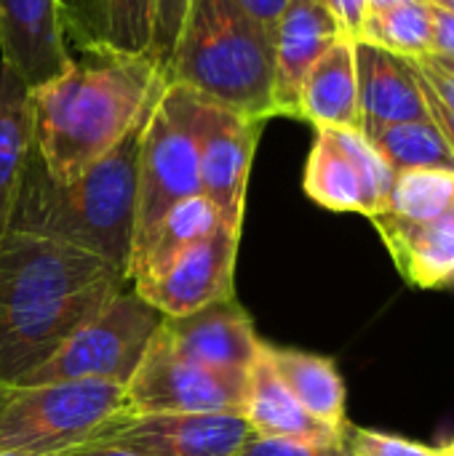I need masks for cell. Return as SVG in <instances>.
<instances>
[{
    "mask_svg": "<svg viewBox=\"0 0 454 456\" xmlns=\"http://www.w3.org/2000/svg\"><path fill=\"white\" fill-rule=\"evenodd\" d=\"M131 281L78 246L8 230L0 238V382L40 369Z\"/></svg>",
    "mask_w": 454,
    "mask_h": 456,
    "instance_id": "obj_1",
    "label": "cell"
},
{
    "mask_svg": "<svg viewBox=\"0 0 454 456\" xmlns=\"http://www.w3.org/2000/svg\"><path fill=\"white\" fill-rule=\"evenodd\" d=\"M150 56L80 53L64 72L29 88L32 142L59 184L86 174L115 150L163 94Z\"/></svg>",
    "mask_w": 454,
    "mask_h": 456,
    "instance_id": "obj_2",
    "label": "cell"
},
{
    "mask_svg": "<svg viewBox=\"0 0 454 456\" xmlns=\"http://www.w3.org/2000/svg\"><path fill=\"white\" fill-rule=\"evenodd\" d=\"M147 118L115 150L67 184L48 176L37 150L32 147L8 230L78 246L107 259L128 278L136 219L139 144Z\"/></svg>",
    "mask_w": 454,
    "mask_h": 456,
    "instance_id": "obj_3",
    "label": "cell"
},
{
    "mask_svg": "<svg viewBox=\"0 0 454 456\" xmlns=\"http://www.w3.org/2000/svg\"><path fill=\"white\" fill-rule=\"evenodd\" d=\"M161 77L163 86H179L268 123L276 118V32L233 0H193Z\"/></svg>",
    "mask_w": 454,
    "mask_h": 456,
    "instance_id": "obj_4",
    "label": "cell"
},
{
    "mask_svg": "<svg viewBox=\"0 0 454 456\" xmlns=\"http://www.w3.org/2000/svg\"><path fill=\"white\" fill-rule=\"evenodd\" d=\"M128 417L126 387L115 382H0V454L59 456Z\"/></svg>",
    "mask_w": 454,
    "mask_h": 456,
    "instance_id": "obj_5",
    "label": "cell"
},
{
    "mask_svg": "<svg viewBox=\"0 0 454 456\" xmlns=\"http://www.w3.org/2000/svg\"><path fill=\"white\" fill-rule=\"evenodd\" d=\"M201 195L198 147L185 110V94L166 86L150 110L139 144L136 219L128 259V281L136 275L161 219L185 198Z\"/></svg>",
    "mask_w": 454,
    "mask_h": 456,
    "instance_id": "obj_6",
    "label": "cell"
},
{
    "mask_svg": "<svg viewBox=\"0 0 454 456\" xmlns=\"http://www.w3.org/2000/svg\"><path fill=\"white\" fill-rule=\"evenodd\" d=\"M163 318L166 315L161 310L144 302L131 286H126L40 369L19 379V385L102 379L126 387Z\"/></svg>",
    "mask_w": 454,
    "mask_h": 456,
    "instance_id": "obj_7",
    "label": "cell"
},
{
    "mask_svg": "<svg viewBox=\"0 0 454 456\" xmlns=\"http://www.w3.org/2000/svg\"><path fill=\"white\" fill-rule=\"evenodd\" d=\"M131 417L142 414H244L246 377H230L185 358L158 329L126 385Z\"/></svg>",
    "mask_w": 454,
    "mask_h": 456,
    "instance_id": "obj_8",
    "label": "cell"
},
{
    "mask_svg": "<svg viewBox=\"0 0 454 456\" xmlns=\"http://www.w3.org/2000/svg\"><path fill=\"white\" fill-rule=\"evenodd\" d=\"M179 88V86H177ZM185 110L198 147L201 195L214 203L227 227H244L246 187L265 120L185 91Z\"/></svg>",
    "mask_w": 454,
    "mask_h": 456,
    "instance_id": "obj_9",
    "label": "cell"
},
{
    "mask_svg": "<svg viewBox=\"0 0 454 456\" xmlns=\"http://www.w3.org/2000/svg\"><path fill=\"white\" fill-rule=\"evenodd\" d=\"M393 168L356 128H316L302 190L326 211L377 216L388 206Z\"/></svg>",
    "mask_w": 454,
    "mask_h": 456,
    "instance_id": "obj_10",
    "label": "cell"
},
{
    "mask_svg": "<svg viewBox=\"0 0 454 456\" xmlns=\"http://www.w3.org/2000/svg\"><path fill=\"white\" fill-rule=\"evenodd\" d=\"M241 230L219 224L158 275L131 281V289L166 318H182L209 305L235 299V259Z\"/></svg>",
    "mask_w": 454,
    "mask_h": 456,
    "instance_id": "obj_11",
    "label": "cell"
},
{
    "mask_svg": "<svg viewBox=\"0 0 454 456\" xmlns=\"http://www.w3.org/2000/svg\"><path fill=\"white\" fill-rule=\"evenodd\" d=\"M249 436L244 414H142L112 425L91 444L136 456H235Z\"/></svg>",
    "mask_w": 454,
    "mask_h": 456,
    "instance_id": "obj_12",
    "label": "cell"
},
{
    "mask_svg": "<svg viewBox=\"0 0 454 456\" xmlns=\"http://www.w3.org/2000/svg\"><path fill=\"white\" fill-rule=\"evenodd\" d=\"M161 331L185 358L230 377H249L262 347L238 297L182 318H163Z\"/></svg>",
    "mask_w": 454,
    "mask_h": 456,
    "instance_id": "obj_13",
    "label": "cell"
},
{
    "mask_svg": "<svg viewBox=\"0 0 454 456\" xmlns=\"http://www.w3.org/2000/svg\"><path fill=\"white\" fill-rule=\"evenodd\" d=\"M155 8L158 0H56L62 37L80 53L150 56Z\"/></svg>",
    "mask_w": 454,
    "mask_h": 456,
    "instance_id": "obj_14",
    "label": "cell"
},
{
    "mask_svg": "<svg viewBox=\"0 0 454 456\" xmlns=\"http://www.w3.org/2000/svg\"><path fill=\"white\" fill-rule=\"evenodd\" d=\"M56 0H0V64L27 88L43 86L70 67Z\"/></svg>",
    "mask_w": 454,
    "mask_h": 456,
    "instance_id": "obj_15",
    "label": "cell"
},
{
    "mask_svg": "<svg viewBox=\"0 0 454 456\" xmlns=\"http://www.w3.org/2000/svg\"><path fill=\"white\" fill-rule=\"evenodd\" d=\"M343 35L321 0H292L276 24L273 115L300 120V91L321 53Z\"/></svg>",
    "mask_w": 454,
    "mask_h": 456,
    "instance_id": "obj_16",
    "label": "cell"
},
{
    "mask_svg": "<svg viewBox=\"0 0 454 456\" xmlns=\"http://www.w3.org/2000/svg\"><path fill=\"white\" fill-rule=\"evenodd\" d=\"M359 69V131L372 136L375 131L396 123L431 120L428 104L415 83L407 59L388 53L377 45L356 40Z\"/></svg>",
    "mask_w": 454,
    "mask_h": 456,
    "instance_id": "obj_17",
    "label": "cell"
},
{
    "mask_svg": "<svg viewBox=\"0 0 454 456\" xmlns=\"http://www.w3.org/2000/svg\"><path fill=\"white\" fill-rule=\"evenodd\" d=\"M396 270L415 289L454 286V216L431 222H407L391 214L372 216Z\"/></svg>",
    "mask_w": 454,
    "mask_h": 456,
    "instance_id": "obj_18",
    "label": "cell"
},
{
    "mask_svg": "<svg viewBox=\"0 0 454 456\" xmlns=\"http://www.w3.org/2000/svg\"><path fill=\"white\" fill-rule=\"evenodd\" d=\"M244 419L249 422L252 433L270 436V438H302V441H316V444H337V441H345L348 436V430H334L302 409V403L289 393V387L276 374L265 353V342L246 377Z\"/></svg>",
    "mask_w": 454,
    "mask_h": 456,
    "instance_id": "obj_19",
    "label": "cell"
},
{
    "mask_svg": "<svg viewBox=\"0 0 454 456\" xmlns=\"http://www.w3.org/2000/svg\"><path fill=\"white\" fill-rule=\"evenodd\" d=\"M300 120H308L316 128L359 131V69L353 37L340 35L308 72L300 91Z\"/></svg>",
    "mask_w": 454,
    "mask_h": 456,
    "instance_id": "obj_20",
    "label": "cell"
},
{
    "mask_svg": "<svg viewBox=\"0 0 454 456\" xmlns=\"http://www.w3.org/2000/svg\"><path fill=\"white\" fill-rule=\"evenodd\" d=\"M265 353L281 377V382L289 387V393L302 403V409L316 417L318 422L348 430V414H345V382L334 366L332 358L289 350V347H273L265 342Z\"/></svg>",
    "mask_w": 454,
    "mask_h": 456,
    "instance_id": "obj_21",
    "label": "cell"
},
{
    "mask_svg": "<svg viewBox=\"0 0 454 456\" xmlns=\"http://www.w3.org/2000/svg\"><path fill=\"white\" fill-rule=\"evenodd\" d=\"M32 147L29 88L13 69L0 64V238L8 232L13 200Z\"/></svg>",
    "mask_w": 454,
    "mask_h": 456,
    "instance_id": "obj_22",
    "label": "cell"
},
{
    "mask_svg": "<svg viewBox=\"0 0 454 456\" xmlns=\"http://www.w3.org/2000/svg\"><path fill=\"white\" fill-rule=\"evenodd\" d=\"M222 224L219 211L214 208V203L203 195H193L179 200L158 224V230L150 238V246L142 256V265L136 270V278H147V275H158L161 270H166L179 254H185L190 246L201 243L203 238H209L217 227Z\"/></svg>",
    "mask_w": 454,
    "mask_h": 456,
    "instance_id": "obj_23",
    "label": "cell"
},
{
    "mask_svg": "<svg viewBox=\"0 0 454 456\" xmlns=\"http://www.w3.org/2000/svg\"><path fill=\"white\" fill-rule=\"evenodd\" d=\"M383 160L401 171H454V152L433 120L396 123L367 136Z\"/></svg>",
    "mask_w": 454,
    "mask_h": 456,
    "instance_id": "obj_24",
    "label": "cell"
},
{
    "mask_svg": "<svg viewBox=\"0 0 454 456\" xmlns=\"http://www.w3.org/2000/svg\"><path fill=\"white\" fill-rule=\"evenodd\" d=\"M359 40L401 59H425L433 51V16L428 0L401 3L367 13Z\"/></svg>",
    "mask_w": 454,
    "mask_h": 456,
    "instance_id": "obj_25",
    "label": "cell"
},
{
    "mask_svg": "<svg viewBox=\"0 0 454 456\" xmlns=\"http://www.w3.org/2000/svg\"><path fill=\"white\" fill-rule=\"evenodd\" d=\"M383 214L407 222L454 216V171H401Z\"/></svg>",
    "mask_w": 454,
    "mask_h": 456,
    "instance_id": "obj_26",
    "label": "cell"
},
{
    "mask_svg": "<svg viewBox=\"0 0 454 456\" xmlns=\"http://www.w3.org/2000/svg\"><path fill=\"white\" fill-rule=\"evenodd\" d=\"M348 454L351 456H442V446L415 444L401 436L348 425Z\"/></svg>",
    "mask_w": 454,
    "mask_h": 456,
    "instance_id": "obj_27",
    "label": "cell"
},
{
    "mask_svg": "<svg viewBox=\"0 0 454 456\" xmlns=\"http://www.w3.org/2000/svg\"><path fill=\"white\" fill-rule=\"evenodd\" d=\"M348 438V436H345ZM235 456H351L348 441L337 444H316L302 438H270L252 433Z\"/></svg>",
    "mask_w": 454,
    "mask_h": 456,
    "instance_id": "obj_28",
    "label": "cell"
},
{
    "mask_svg": "<svg viewBox=\"0 0 454 456\" xmlns=\"http://www.w3.org/2000/svg\"><path fill=\"white\" fill-rule=\"evenodd\" d=\"M193 0H158L155 8V35H153V61L158 64V69H163V64L169 61L179 32L185 27L187 11H190Z\"/></svg>",
    "mask_w": 454,
    "mask_h": 456,
    "instance_id": "obj_29",
    "label": "cell"
},
{
    "mask_svg": "<svg viewBox=\"0 0 454 456\" xmlns=\"http://www.w3.org/2000/svg\"><path fill=\"white\" fill-rule=\"evenodd\" d=\"M321 3L334 16L343 35L359 40L364 19H367V0H321Z\"/></svg>",
    "mask_w": 454,
    "mask_h": 456,
    "instance_id": "obj_30",
    "label": "cell"
},
{
    "mask_svg": "<svg viewBox=\"0 0 454 456\" xmlns=\"http://www.w3.org/2000/svg\"><path fill=\"white\" fill-rule=\"evenodd\" d=\"M412 61V67L417 69V75H420V80L431 88V94L450 110L454 115V80H450L444 72H439L436 67H431L425 59H409Z\"/></svg>",
    "mask_w": 454,
    "mask_h": 456,
    "instance_id": "obj_31",
    "label": "cell"
},
{
    "mask_svg": "<svg viewBox=\"0 0 454 456\" xmlns=\"http://www.w3.org/2000/svg\"><path fill=\"white\" fill-rule=\"evenodd\" d=\"M238 8H244L257 24H262L265 29L276 32V24L281 19V13L286 11V5L292 0H233Z\"/></svg>",
    "mask_w": 454,
    "mask_h": 456,
    "instance_id": "obj_32",
    "label": "cell"
},
{
    "mask_svg": "<svg viewBox=\"0 0 454 456\" xmlns=\"http://www.w3.org/2000/svg\"><path fill=\"white\" fill-rule=\"evenodd\" d=\"M431 16H433V51L431 53L454 59V13L431 5Z\"/></svg>",
    "mask_w": 454,
    "mask_h": 456,
    "instance_id": "obj_33",
    "label": "cell"
},
{
    "mask_svg": "<svg viewBox=\"0 0 454 456\" xmlns=\"http://www.w3.org/2000/svg\"><path fill=\"white\" fill-rule=\"evenodd\" d=\"M59 456H136L131 452H123V449H115V446H104V444H86V446H78V449H70Z\"/></svg>",
    "mask_w": 454,
    "mask_h": 456,
    "instance_id": "obj_34",
    "label": "cell"
},
{
    "mask_svg": "<svg viewBox=\"0 0 454 456\" xmlns=\"http://www.w3.org/2000/svg\"><path fill=\"white\" fill-rule=\"evenodd\" d=\"M425 61H428L431 67H436L439 72H444L450 80H454V59H450V56H436V53H431V56H425Z\"/></svg>",
    "mask_w": 454,
    "mask_h": 456,
    "instance_id": "obj_35",
    "label": "cell"
},
{
    "mask_svg": "<svg viewBox=\"0 0 454 456\" xmlns=\"http://www.w3.org/2000/svg\"><path fill=\"white\" fill-rule=\"evenodd\" d=\"M401 3H415V0H367V13H377V11H385V8H393Z\"/></svg>",
    "mask_w": 454,
    "mask_h": 456,
    "instance_id": "obj_36",
    "label": "cell"
},
{
    "mask_svg": "<svg viewBox=\"0 0 454 456\" xmlns=\"http://www.w3.org/2000/svg\"><path fill=\"white\" fill-rule=\"evenodd\" d=\"M431 5H436V8H444V11H450L454 13V0H428Z\"/></svg>",
    "mask_w": 454,
    "mask_h": 456,
    "instance_id": "obj_37",
    "label": "cell"
},
{
    "mask_svg": "<svg viewBox=\"0 0 454 456\" xmlns=\"http://www.w3.org/2000/svg\"><path fill=\"white\" fill-rule=\"evenodd\" d=\"M442 456H454V438L450 441V444H444V446H442Z\"/></svg>",
    "mask_w": 454,
    "mask_h": 456,
    "instance_id": "obj_38",
    "label": "cell"
},
{
    "mask_svg": "<svg viewBox=\"0 0 454 456\" xmlns=\"http://www.w3.org/2000/svg\"><path fill=\"white\" fill-rule=\"evenodd\" d=\"M0 456H16V454H0Z\"/></svg>",
    "mask_w": 454,
    "mask_h": 456,
    "instance_id": "obj_39",
    "label": "cell"
}]
</instances>
